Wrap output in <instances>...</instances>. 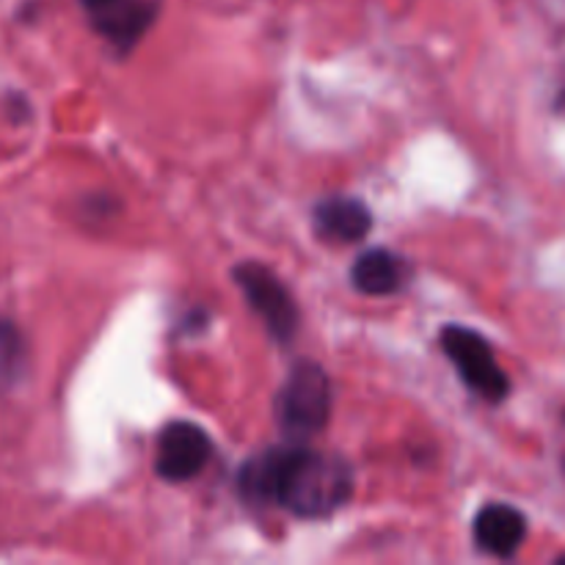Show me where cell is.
Segmentation results:
<instances>
[{
	"label": "cell",
	"mask_w": 565,
	"mask_h": 565,
	"mask_svg": "<svg viewBox=\"0 0 565 565\" xmlns=\"http://www.w3.org/2000/svg\"><path fill=\"white\" fill-rule=\"evenodd\" d=\"M353 497V469L342 458L309 450L301 441H287L281 450V472L276 505L292 516L323 519L348 505Z\"/></svg>",
	"instance_id": "obj_1"
},
{
	"label": "cell",
	"mask_w": 565,
	"mask_h": 565,
	"mask_svg": "<svg viewBox=\"0 0 565 565\" xmlns=\"http://www.w3.org/2000/svg\"><path fill=\"white\" fill-rule=\"evenodd\" d=\"M331 417V381L318 362L292 364L276 395V423L290 441L320 434Z\"/></svg>",
	"instance_id": "obj_2"
},
{
	"label": "cell",
	"mask_w": 565,
	"mask_h": 565,
	"mask_svg": "<svg viewBox=\"0 0 565 565\" xmlns=\"http://www.w3.org/2000/svg\"><path fill=\"white\" fill-rule=\"evenodd\" d=\"M439 340L447 359L456 364L458 375L469 390L478 392L489 403L505 401L508 392H511V381H508L505 370L497 364L491 345L478 331L463 329V326H445Z\"/></svg>",
	"instance_id": "obj_3"
},
{
	"label": "cell",
	"mask_w": 565,
	"mask_h": 565,
	"mask_svg": "<svg viewBox=\"0 0 565 565\" xmlns=\"http://www.w3.org/2000/svg\"><path fill=\"white\" fill-rule=\"evenodd\" d=\"M235 285L241 287L246 301L254 312L263 318L265 329L279 342H290L296 337L301 312L296 307V298L285 287V281L259 263H241L235 268Z\"/></svg>",
	"instance_id": "obj_4"
},
{
	"label": "cell",
	"mask_w": 565,
	"mask_h": 565,
	"mask_svg": "<svg viewBox=\"0 0 565 565\" xmlns=\"http://www.w3.org/2000/svg\"><path fill=\"white\" fill-rule=\"evenodd\" d=\"M210 458H213V441L204 428L193 423H171L158 439L154 469L169 483H185L207 467Z\"/></svg>",
	"instance_id": "obj_5"
},
{
	"label": "cell",
	"mask_w": 565,
	"mask_h": 565,
	"mask_svg": "<svg viewBox=\"0 0 565 565\" xmlns=\"http://www.w3.org/2000/svg\"><path fill=\"white\" fill-rule=\"evenodd\" d=\"M527 539V519L513 505L491 502L475 516V544L494 557H513Z\"/></svg>",
	"instance_id": "obj_6"
},
{
	"label": "cell",
	"mask_w": 565,
	"mask_h": 565,
	"mask_svg": "<svg viewBox=\"0 0 565 565\" xmlns=\"http://www.w3.org/2000/svg\"><path fill=\"white\" fill-rule=\"evenodd\" d=\"M88 17L94 28L125 53L149 31L158 17V0H114L103 11Z\"/></svg>",
	"instance_id": "obj_7"
},
{
	"label": "cell",
	"mask_w": 565,
	"mask_h": 565,
	"mask_svg": "<svg viewBox=\"0 0 565 565\" xmlns=\"http://www.w3.org/2000/svg\"><path fill=\"white\" fill-rule=\"evenodd\" d=\"M315 230L331 243H356L373 230V213L353 196H329L315 207Z\"/></svg>",
	"instance_id": "obj_8"
},
{
	"label": "cell",
	"mask_w": 565,
	"mask_h": 565,
	"mask_svg": "<svg viewBox=\"0 0 565 565\" xmlns=\"http://www.w3.org/2000/svg\"><path fill=\"white\" fill-rule=\"evenodd\" d=\"M408 274H412V268L401 254L386 252V248H370V252L359 254L356 263H353L351 281L364 296L381 298L401 290L408 281Z\"/></svg>",
	"instance_id": "obj_9"
},
{
	"label": "cell",
	"mask_w": 565,
	"mask_h": 565,
	"mask_svg": "<svg viewBox=\"0 0 565 565\" xmlns=\"http://www.w3.org/2000/svg\"><path fill=\"white\" fill-rule=\"evenodd\" d=\"M25 373V340L14 323L0 320V390H9Z\"/></svg>",
	"instance_id": "obj_10"
},
{
	"label": "cell",
	"mask_w": 565,
	"mask_h": 565,
	"mask_svg": "<svg viewBox=\"0 0 565 565\" xmlns=\"http://www.w3.org/2000/svg\"><path fill=\"white\" fill-rule=\"evenodd\" d=\"M81 3H83V9L88 11V14H97V11H103L105 6H110L114 0H81Z\"/></svg>",
	"instance_id": "obj_11"
},
{
	"label": "cell",
	"mask_w": 565,
	"mask_h": 565,
	"mask_svg": "<svg viewBox=\"0 0 565 565\" xmlns=\"http://www.w3.org/2000/svg\"><path fill=\"white\" fill-rule=\"evenodd\" d=\"M563 469H565V458H563Z\"/></svg>",
	"instance_id": "obj_12"
}]
</instances>
